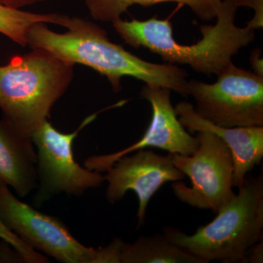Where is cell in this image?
<instances>
[{
  "label": "cell",
  "mask_w": 263,
  "mask_h": 263,
  "mask_svg": "<svg viewBox=\"0 0 263 263\" xmlns=\"http://www.w3.org/2000/svg\"><path fill=\"white\" fill-rule=\"evenodd\" d=\"M58 25L66 27L67 32L60 34L45 23L34 24L27 36L28 45L46 50L72 65L91 67L108 79L115 92L122 89V78L131 76L146 84L166 88L184 98L189 96L188 74L183 69L142 60L112 43L105 29L86 19L62 15Z\"/></svg>",
  "instance_id": "6da1fadb"
},
{
  "label": "cell",
  "mask_w": 263,
  "mask_h": 263,
  "mask_svg": "<svg viewBox=\"0 0 263 263\" xmlns=\"http://www.w3.org/2000/svg\"><path fill=\"white\" fill-rule=\"evenodd\" d=\"M236 0H221L214 25L200 26L201 39L191 45L176 42L172 23L157 16L130 22L122 18L113 22L114 28L131 47L143 48L168 64L190 66L199 73L217 76L242 48L255 39L254 30L237 27Z\"/></svg>",
  "instance_id": "7a4b0ae2"
},
{
  "label": "cell",
  "mask_w": 263,
  "mask_h": 263,
  "mask_svg": "<svg viewBox=\"0 0 263 263\" xmlns=\"http://www.w3.org/2000/svg\"><path fill=\"white\" fill-rule=\"evenodd\" d=\"M74 66L41 48L0 66L3 119L32 138L70 86Z\"/></svg>",
  "instance_id": "3957f363"
},
{
  "label": "cell",
  "mask_w": 263,
  "mask_h": 263,
  "mask_svg": "<svg viewBox=\"0 0 263 263\" xmlns=\"http://www.w3.org/2000/svg\"><path fill=\"white\" fill-rule=\"evenodd\" d=\"M239 192L206 226L189 235L165 227L164 235L174 245L208 263L243 262L249 247L262 240L263 178L246 180Z\"/></svg>",
  "instance_id": "277c9868"
},
{
  "label": "cell",
  "mask_w": 263,
  "mask_h": 263,
  "mask_svg": "<svg viewBox=\"0 0 263 263\" xmlns=\"http://www.w3.org/2000/svg\"><path fill=\"white\" fill-rule=\"evenodd\" d=\"M0 219L24 243L64 263H121L120 238L103 248L86 247L56 216L38 212L20 201L0 183Z\"/></svg>",
  "instance_id": "5b68a950"
},
{
  "label": "cell",
  "mask_w": 263,
  "mask_h": 263,
  "mask_svg": "<svg viewBox=\"0 0 263 263\" xmlns=\"http://www.w3.org/2000/svg\"><path fill=\"white\" fill-rule=\"evenodd\" d=\"M127 100L91 114L83 121L73 133L59 131L48 120L33 133V144L37 148V191L34 205L41 206L57 194L81 196L91 189L98 188L105 182V176L98 171L81 167L76 162L73 143L79 133L95 120L100 112L122 106Z\"/></svg>",
  "instance_id": "8992f818"
},
{
  "label": "cell",
  "mask_w": 263,
  "mask_h": 263,
  "mask_svg": "<svg viewBox=\"0 0 263 263\" xmlns=\"http://www.w3.org/2000/svg\"><path fill=\"white\" fill-rule=\"evenodd\" d=\"M201 117L226 127H262L263 78L230 62L214 84L188 81Z\"/></svg>",
  "instance_id": "52a82bcc"
},
{
  "label": "cell",
  "mask_w": 263,
  "mask_h": 263,
  "mask_svg": "<svg viewBox=\"0 0 263 263\" xmlns=\"http://www.w3.org/2000/svg\"><path fill=\"white\" fill-rule=\"evenodd\" d=\"M199 146L193 155L171 154L175 167L188 176L192 186L175 181L173 191L183 203L216 214L233 198L234 163L231 151L214 133L197 132Z\"/></svg>",
  "instance_id": "ba28073f"
},
{
  "label": "cell",
  "mask_w": 263,
  "mask_h": 263,
  "mask_svg": "<svg viewBox=\"0 0 263 263\" xmlns=\"http://www.w3.org/2000/svg\"><path fill=\"white\" fill-rule=\"evenodd\" d=\"M171 90L146 84L141 96L152 105V120L144 135L134 144L115 153L94 155L85 160L86 168L107 172L119 158L132 152L146 148H157L171 154L190 156L199 146L197 137L192 136L180 122L171 100Z\"/></svg>",
  "instance_id": "9c48e42d"
},
{
  "label": "cell",
  "mask_w": 263,
  "mask_h": 263,
  "mask_svg": "<svg viewBox=\"0 0 263 263\" xmlns=\"http://www.w3.org/2000/svg\"><path fill=\"white\" fill-rule=\"evenodd\" d=\"M107 173L105 180L108 185L105 196L108 202L119 201L129 191L138 196V228L144 224L148 202L159 189L165 183L181 181L186 176L175 167L171 153L162 156L145 149L121 157Z\"/></svg>",
  "instance_id": "30bf717a"
},
{
  "label": "cell",
  "mask_w": 263,
  "mask_h": 263,
  "mask_svg": "<svg viewBox=\"0 0 263 263\" xmlns=\"http://www.w3.org/2000/svg\"><path fill=\"white\" fill-rule=\"evenodd\" d=\"M175 110L181 124L189 131L214 133L231 151L234 163L233 186L240 188L246 176L263 157L262 127H226L216 125L198 114L193 104L186 101L176 104Z\"/></svg>",
  "instance_id": "8fae6325"
},
{
  "label": "cell",
  "mask_w": 263,
  "mask_h": 263,
  "mask_svg": "<svg viewBox=\"0 0 263 263\" xmlns=\"http://www.w3.org/2000/svg\"><path fill=\"white\" fill-rule=\"evenodd\" d=\"M37 161L32 138L0 119V183L27 197L37 187Z\"/></svg>",
  "instance_id": "7c38bea8"
},
{
  "label": "cell",
  "mask_w": 263,
  "mask_h": 263,
  "mask_svg": "<svg viewBox=\"0 0 263 263\" xmlns=\"http://www.w3.org/2000/svg\"><path fill=\"white\" fill-rule=\"evenodd\" d=\"M121 263H206L174 245L163 235L141 236L123 243Z\"/></svg>",
  "instance_id": "4fadbf2b"
},
{
  "label": "cell",
  "mask_w": 263,
  "mask_h": 263,
  "mask_svg": "<svg viewBox=\"0 0 263 263\" xmlns=\"http://www.w3.org/2000/svg\"><path fill=\"white\" fill-rule=\"evenodd\" d=\"M221 2V0H85V4L93 19L113 23L120 19L123 13L133 5L148 7L163 3L186 5L199 18L211 21L216 18Z\"/></svg>",
  "instance_id": "5bb4252c"
},
{
  "label": "cell",
  "mask_w": 263,
  "mask_h": 263,
  "mask_svg": "<svg viewBox=\"0 0 263 263\" xmlns=\"http://www.w3.org/2000/svg\"><path fill=\"white\" fill-rule=\"evenodd\" d=\"M61 14L30 13L0 5V33L22 46L28 45V33L34 24H58Z\"/></svg>",
  "instance_id": "9a60e30c"
},
{
  "label": "cell",
  "mask_w": 263,
  "mask_h": 263,
  "mask_svg": "<svg viewBox=\"0 0 263 263\" xmlns=\"http://www.w3.org/2000/svg\"><path fill=\"white\" fill-rule=\"evenodd\" d=\"M0 239L6 242L16 251L24 259V262L29 263H45L49 262L47 257L36 252L31 248L27 243L5 226L3 221L0 219Z\"/></svg>",
  "instance_id": "2e32d148"
},
{
  "label": "cell",
  "mask_w": 263,
  "mask_h": 263,
  "mask_svg": "<svg viewBox=\"0 0 263 263\" xmlns=\"http://www.w3.org/2000/svg\"><path fill=\"white\" fill-rule=\"evenodd\" d=\"M236 4L239 7H248L254 10L253 18L247 23L249 28L256 29L262 28L263 27V0H236Z\"/></svg>",
  "instance_id": "e0dca14e"
},
{
  "label": "cell",
  "mask_w": 263,
  "mask_h": 263,
  "mask_svg": "<svg viewBox=\"0 0 263 263\" xmlns=\"http://www.w3.org/2000/svg\"><path fill=\"white\" fill-rule=\"evenodd\" d=\"M262 263L263 262V243L262 240L254 243L249 247L245 254L243 263Z\"/></svg>",
  "instance_id": "ac0fdd59"
},
{
  "label": "cell",
  "mask_w": 263,
  "mask_h": 263,
  "mask_svg": "<svg viewBox=\"0 0 263 263\" xmlns=\"http://www.w3.org/2000/svg\"><path fill=\"white\" fill-rule=\"evenodd\" d=\"M249 62L253 72L259 77L263 78V60L261 57V50L255 48L251 53Z\"/></svg>",
  "instance_id": "d6986e66"
},
{
  "label": "cell",
  "mask_w": 263,
  "mask_h": 263,
  "mask_svg": "<svg viewBox=\"0 0 263 263\" xmlns=\"http://www.w3.org/2000/svg\"><path fill=\"white\" fill-rule=\"evenodd\" d=\"M45 1L46 0H0V5L12 9L21 10L24 7Z\"/></svg>",
  "instance_id": "ffe728a7"
}]
</instances>
